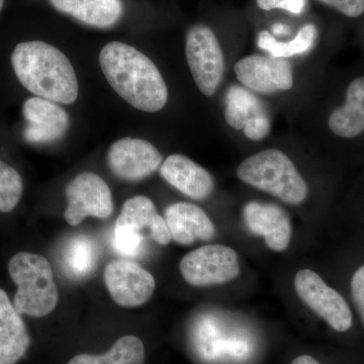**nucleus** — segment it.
Here are the masks:
<instances>
[{"mask_svg": "<svg viewBox=\"0 0 364 364\" xmlns=\"http://www.w3.org/2000/svg\"><path fill=\"white\" fill-rule=\"evenodd\" d=\"M14 77L35 97L69 105L78 97V80L71 62L59 49L40 40L23 41L9 54Z\"/></svg>", "mask_w": 364, "mask_h": 364, "instance_id": "nucleus-1", "label": "nucleus"}, {"mask_svg": "<svg viewBox=\"0 0 364 364\" xmlns=\"http://www.w3.org/2000/svg\"><path fill=\"white\" fill-rule=\"evenodd\" d=\"M100 64L112 90L135 109L161 111L168 100L166 83L156 65L136 48L111 42L102 48Z\"/></svg>", "mask_w": 364, "mask_h": 364, "instance_id": "nucleus-2", "label": "nucleus"}, {"mask_svg": "<svg viewBox=\"0 0 364 364\" xmlns=\"http://www.w3.org/2000/svg\"><path fill=\"white\" fill-rule=\"evenodd\" d=\"M9 272L18 286L14 306L21 315L43 318L56 309L58 287L51 264L44 256L25 251L16 253L9 260Z\"/></svg>", "mask_w": 364, "mask_h": 364, "instance_id": "nucleus-3", "label": "nucleus"}, {"mask_svg": "<svg viewBox=\"0 0 364 364\" xmlns=\"http://www.w3.org/2000/svg\"><path fill=\"white\" fill-rule=\"evenodd\" d=\"M244 183L269 193L287 205H299L308 196V184L286 153L267 149L248 157L237 168Z\"/></svg>", "mask_w": 364, "mask_h": 364, "instance_id": "nucleus-4", "label": "nucleus"}, {"mask_svg": "<svg viewBox=\"0 0 364 364\" xmlns=\"http://www.w3.org/2000/svg\"><path fill=\"white\" fill-rule=\"evenodd\" d=\"M145 231L159 245H168L172 240L166 221L158 214L154 203L147 196H134L124 202L114 226V245L119 252L138 256Z\"/></svg>", "mask_w": 364, "mask_h": 364, "instance_id": "nucleus-5", "label": "nucleus"}, {"mask_svg": "<svg viewBox=\"0 0 364 364\" xmlns=\"http://www.w3.org/2000/svg\"><path fill=\"white\" fill-rule=\"evenodd\" d=\"M182 277L191 286H222L240 274L236 251L220 244L205 245L186 254L179 263Z\"/></svg>", "mask_w": 364, "mask_h": 364, "instance_id": "nucleus-6", "label": "nucleus"}, {"mask_svg": "<svg viewBox=\"0 0 364 364\" xmlns=\"http://www.w3.org/2000/svg\"><path fill=\"white\" fill-rule=\"evenodd\" d=\"M186 54L198 90L212 97L221 85L225 72L224 55L214 32L208 26H193L186 36Z\"/></svg>", "mask_w": 364, "mask_h": 364, "instance_id": "nucleus-7", "label": "nucleus"}, {"mask_svg": "<svg viewBox=\"0 0 364 364\" xmlns=\"http://www.w3.org/2000/svg\"><path fill=\"white\" fill-rule=\"evenodd\" d=\"M294 287L301 301L332 329L337 332L350 329L353 317L348 304L318 273L306 268L299 270L294 277Z\"/></svg>", "mask_w": 364, "mask_h": 364, "instance_id": "nucleus-8", "label": "nucleus"}, {"mask_svg": "<svg viewBox=\"0 0 364 364\" xmlns=\"http://www.w3.org/2000/svg\"><path fill=\"white\" fill-rule=\"evenodd\" d=\"M65 195L64 218L70 226H78L87 217L107 219L114 210L111 188L92 172H83L69 182Z\"/></svg>", "mask_w": 364, "mask_h": 364, "instance_id": "nucleus-9", "label": "nucleus"}, {"mask_svg": "<svg viewBox=\"0 0 364 364\" xmlns=\"http://www.w3.org/2000/svg\"><path fill=\"white\" fill-rule=\"evenodd\" d=\"M104 279L114 303L124 308H136L147 303L156 287L154 277L129 259L111 261L105 267Z\"/></svg>", "mask_w": 364, "mask_h": 364, "instance_id": "nucleus-10", "label": "nucleus"}, {"mask_svg": "<svg viewBox=\"0 0 364 364\" xmlns=\"http://www.w3.org/2000/svg\"><path fill=\"white\" fill-rule=\"evenodd\" d=\"M107 163L112 173L119 178L138 181L159 168L162 155L148 141L127 136L112 144L107 153Z\"/></svg>", "mask_w": 364, "mask_h": 364, "instance_id": "nucleus-11", "label": "nucleus"}, {"mask_svg": "<svg viewBox=\"0 0 364 364\" xmlns=\"http://www.w3.org/2000/svg\"><path fill=\"white\" fill-rule=\"evenodd\" d=\"M234 70L242 85L257 92H277L294 86L293 68L284 58L252 55L237 62Z\"/></svg>", "mask_w": 364, "mask_h": 364, "instance_id": "nucleus-12", "label": "nucleus"}, {"mask_svg": "<svg viewBox=\"0 0 364 364\" xmlns=\"http://www.w3.org/2000/svg\"><path fill=\"white\" fill-rule=\"evenodd\" d=\"M243 218L250 233L262 237L272 251L282 252L289 247L293 232L291 219L279 205L250 202L244 207Z\"/></svg>", "mask_w": 364, "mask_h": 364, "instance_id": "nucleus-13", "label": "nucleus"}, {"mask_svg": "<svg viewBox=\"0 0 364 364\" xmlns=\"http://www.w3.org/2000/svg\"><path fill=\"white\" fill-rule=\"evenodd\" d=\"M26 123L23 138L33 144L50 143L65 135L69 128V116L60 105L51 100L33 97L23 105Z\"/></svg>", "mask_w": 364, "mask_h": 364, "instance_id": "nucleus-14", "label": "nucleus"}, {"mask_svg": "<svg viewBox=\"0 0 364 364\" xmlns=\"http://www.w3.org/2000/svg\"><path fill=\"white\" fill-rule=\"evenodd\" d=\"M225 117L227 123L252 141H260L270 131V121L264 107L249 91L232 86L228 91Z\"/></svg>", "mask_w": 364, "mask_h": 364, "instance_id": "nucleus-15", "label": "nucleus"}, {"mask_svg": "<svg viewBox=\"0 0 364 364\" xmlns=\"http://www.w3.org/2000/svg\"><path fill=\"white\" fill-rule=\"evenodd\" d=\"M160 174L170 186L193 200H205L214 191V178L210 172L184 155L167 157L160 167Z\"/></svg>", "mask_w": 364, "mask_h": 364, "instance_id": "nucleus-16", "label": "nucleus"}, {"mask_svg": "<svg viewBox=\"0 0 364 364\" xmlns=\"http://www.w3.org/2000/svg\"><path fill=\"white\" fill-rule=\"evenodd\" d=\"M164 219L172 240L182 246L196 241H210L215 237V228L205 210L189 203H176L165 210Z\"/></svg>", "mask_w": 364, "mask_h": 364, "instance_id": "nucleus-17", "label": "nucleus"}, {"mask_svg": "<svg viewBox=\"0 0 364 364\" xmlns=\"http://www.w3.org/2000/svg\"><path fill=\"white\" fill-rule=\"evenodd\" d=\"M30 345V334L21 314L0 289V364L18 363Z\"/></svg>", "mask_w": 364, "mask_h": 364, "instance_id": "nucleus-18", "label": "nucleus"}, {"mask_svg": "<svg viewBox=\"0 0 364 364\" xmlns=\"http://www.w3.org/2000/svg\"><path fill=\"white\" fill-rule=\"evenodd\" d=\"M52 6L85 25L111 28L123 14L122 0H50Z\"/></svg>", "mask_w": 364, "mask_h": 364, "instance_id": "nucleus-19", "label": "nucleus"}, {"mask_svg": "<svg viewBox=\"0 0 364 364\" xmlns=\"http://www.w3.org/2000/svg\"><path fill=\"white\" fill-rule=\"evenodd\" d=\"M330 130L343 138H354L364 131V77L352 81L346 102L329 117Z\"/></svg>", "mask_w": 364, "mask_h": 364, "instance_id": "nucleus-20", "label": "nucleus"}, {"mask_svg": "<svg viewBox=\"0 0 364 364\" xmlns=\"http://www.w3.org/2000/svg\"><path fill=\"white\" fill-rule=\"evenodd\" d=\"M145 347L136 336L122 337L104 354H79L67 364H144Z\"/></svg>", "mask_w": 364, "mask_h": 364, "instance_id": "nucleus-21", "label": "nucleus"}, {"mask_svg": "<svg viewBox=\"0 0 364 364\" xmlns=\"http://www.w3.org/2000/svg\"><path fill=\"white\" fill-rule=\"evenodd\" d=\"M98 251L88 237L75 236L67 242L62 252L64 268L74 279H85L97 265Z\"/></svg>", "mask_w": 364, "mask_h": 364, "instance_id": "nucleus-22", "label": "nucleus"}, {"mask_svg": "<svg viewBox=\"0 0 364 364\" xmlns=\"http://www.w3.org/2000/svg\"><path fill=\"white\" fill-rule=\"evenodd\" d=\"M317 28L310 23L304 26L293 40L279 42L274 39L272 33L262 31L258 35L257 43L261 49L265 50L272 56L286 59L310 51L317 39Z\"/></svg>", "mask_w": 364, "mask_h": 364, "instance_id": "nucleus-23", "label": "nucleus"}, {"mask_svg": "<svg viewBox=\"0 0 364 364\" xmlns=\"http://www.w3.org/2000/svg\"><path fill=\"white\" fill-rule=\"evenodd\" d=\"M23 193V181L20 172L0 159V213L13 212Z\"/></svg>", "mask_w": 364, "mask_h": 364, "instance_id": "nucleus-24", "label": "nucleus"}, {"mask_svg": "<svg viewBox=\"0 0 364 364\" xmlns=\"http://www.w3.org/2000/svg\"><path fill=\"white\" fill-rule=\"evenodd\" d=\"M258 7L262 11L284 9L289 13L299 14L305 9L306 0H256Z\"/></svg>", "mask_w": 364, "mask_h": 364, "instance_id": "nucleus-25", "label": "nucleus"}, {"mask_svg": "<svg viewBox=\"0 0 364 364\" xmlns=\"http://www.w3.org/2000/svg\"><path fill=\"white\" fill-rule=\"evenodd\" d=\"M348 18H358L364 13V0H320Z\"/></svg>", "mask_w": 364, "mask_h": 364, "instance_id": "nucleus-26", "label": "nucleus"}, {"mask_svg": "<svg viewBox=\"0 0 364 364\" xmlns=\"http://www.w3.org/2000/svg\"><path fill=\"white\" fill-rule=\"evenodd\" d=\"M351 296L364 325V265L359 267L352 277Z\"/></svg>", "mask_w": 364, "mask_h": 364, "instance_id": "nucleus-27", "label": "nucleus"}, {"mask_svg": "<svg viewBox=\"0 0 364 364\" xmlns=\"http://www.w3.org/2000/svg\"><path fill=\"white\" fill-rule=\"evenodd\" d=\"M291 364H321L317 359L311 355H301L294 359Z\"/></svg>", "mask_w": 364, "mask_h": 364, "instance_id": "nucleus-28", "label": "nucleus"}, {"mask_svg": "<svg viewBox=\"0 0 364 364\" xmlns=\"http://www.w3.org/2000/svg\"><path fill=\"white\" fill-rule=\"evenodd\" d=\"M273 33L275 35H284V33H289V28L284 25H277L273 26Z\"/></svg>", "mask_w": 364, "mask_h": 364, "instance_id": "nucleus-29", "label": "nucleus"}, {"mask_svg": "<svg viewBox=\"0 0 364 364\" xmlns=\"http://www.w3.org/2000/svg\"><path fill=\"white\" fill-rule=\"evenodd\" d=\"M4 4H6V0H0V13H1L2 9H4Z\"/></svg>", "mask_w": 364, "mask_h": 364, "instance_id": "nucleus-30", "label": "nucleus"}]
</instances>
